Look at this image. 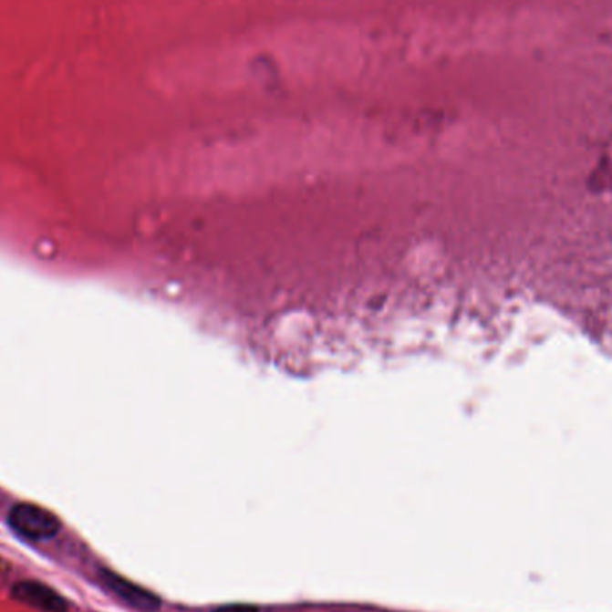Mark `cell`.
Segmentation results:
<instances>
[{"mask_svg": "<svg viewBox=\"0 0 612 612\" xmlns=\"http://www.w3.org/2000/svg\"><path fill=\"white\" fill-rule=\"evenodd\" d=\"M275 52L292 78H349L364 61L357 33L325 24L290 26L276 35Z\"/></svg>", "mask_w": 612, "mask_h": 612, "instance_id": "1", "label": "cell"}, {"mask_svg": "<svg viewBox=\"0 0 612 612\" xmlns=\"http://www.w3.org/2000/svg\"><path fill=\"white\" fill-rule=\"evenodd\" d=\"M11 595L15 600L26 606H31L35 609H40V611H67L65 598L57 591L48 587L47 584H42L36 580H22L15 584V587L11 589Z\"/></svg>", "mask_w": 612, "mask_h": 612, "instance_id": "4", "label": "cell"}, {"mask_svg": "<svg viewBox=\"0 0 612 612\" xmlns=\"http://www.w3.org/2000/svg\"><path fill=\"white\" fill-rule=\"evenodd\" d=\"M9 524L16 534L29 539L54 537L61 528V521L56 514L33 503L15 505L9 513Z\"/></svg>", "mask_w": 612, "mask_h": 612, "instance_id": "2", "label": "cell"}, {"mask_svg": "<svg viewBox=\"0 0 612 612\" xmlns=\"http://www.w3.org/2000/svg\"><path fill=\"white\" fill-rule=\"evenodd\" d=\"M213 612H260L258 607L254 606H247V604H230V606H223L217 607Z\"/></svg>", "mask_w": 612, "mask_h": 612, "instance_id": "5", "label": "cell"}, {"mask_svg": "<svg viewBox=\"0 0 612 612\" xmlns=\"http://www.w3.org/2000/svg\"><path fill=\"white\" fill-rule=\"evenodd\" d=\"M102 584L104 587L117 596L120 602H124L126 606H130L131 609L140 612H154L160 609L161 602L156 595H152L150 591L143 589L140 586L115 575L113 571H102Z\"/></svg>", "mask_w": 612, "mask_h": 612, "instance_id": "3", "label": "cell"}]
</instances>
